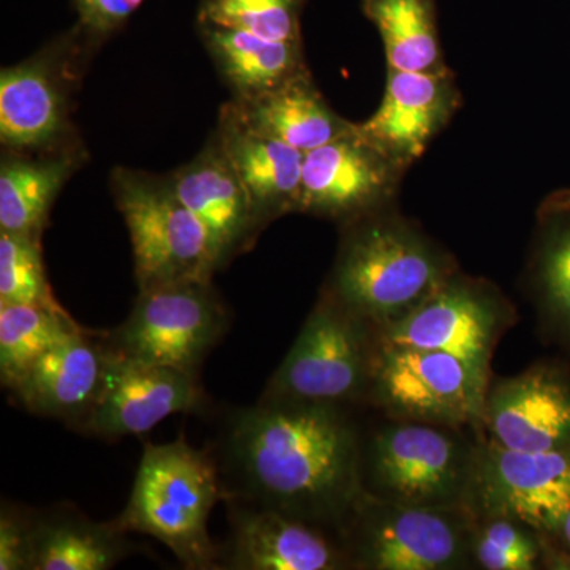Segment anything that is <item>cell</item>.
Returning <instances> with one entry per match:
<instances>
[{"mask_svg": "<svg viewBox=\"0 0 570 570\" xmlns=\"http://www.w3.org/2000/svg\"><path fill=\"white\" fill-rule=\"evenodd\" d=\"M146 0H71L77 22L89 39L102 45L121 31Z\"/></svg>", "mask_w": 570, "mask_h": 570, "instance_id": "obj_31", "label": "cell"}, {"mask_svg": "<svg viewBox=\"0 0 570 570\" xmlns=\"http://www.w3.org/2000/svg\"><path fill=\"white\" fill-rule=\"evenodd\" d=\"M168 176L183 204L212 236L220 269L249 250L265 230L216 134L190 163Z\"/></svg>", "mask_w": 570, "mask_h": 570, "instance_id": "obj_17", "label": "cell"}, {"mask_svg": "<svg viewBox=\"0 0 570 570\" xmlns=\"http://www.w3.org/2000/svg\"><path fill=\"white\" fill-rule=\"evenodd\" d=\"M99 45L77 24L36 55L0 71L3 151L39 153L80 141L73 97Z\"/></svg>", "mask_w": 570, "mask_h": 570, "instance_id": "obj_7", "label": "cell"}, {"mask_svg": "<svg viewBox=\"0 0 570 570\" xmlns=\"http://www.w3.org/2000/svg\"><path fill=\"white\" fill-rule=\"evenodd\" d=\"M384 43L389 69L448 71L438 28L436 0H362Z\"/></svg>", "mask_w": 570, "mask_h": 570, "instance_id": "obj_26", "label": "cell"}, {"mask_svg": "<svg viewBox=\"0 0 570 570\" xmlns=\"http://www.w3.org/2000/svg\"><path fill=\"white\" fill-rule=\"evenodd\" d=\"M483 428L491 441L520 452H570V376L538 363L489 389Z\"/></svg>", "mask_w": 570, "mask_h": 570, "instance_id": "obj_15", "label": "cell"}, {"mask_svg": "<svg viewBox=\"0 0 570 570\" xmlns=\"http://www.w3.org/2000/svg\"><path fill=\"white\" fill-rule=\"evenodd\" d=\"M228 316L212 283L187 281L138 291L132 313L110 336L111 351L145 365L197 374Z\"/></svg>", "mask_w": 570, "mask_h": 570, "instance_id": "obj_9", "label": "cell"}, {"mask_svg": "<svg viewBox=\"0 0 570 570\" xmlns=\"http://www.w3.org/2000/svg\"><path fill=\"white\" fill-rule=\"evenodd\" d=\"M6 305L63 309L48 283L41 236L0 230V306Z\"/></svg>", "mask_w": 570, "mask_h": 570, "instance_id": "obj_30", "label": "cell"}, {"mask_svg": "<svg viewBox=\"0 0 570 570\" xmlns=\"http://www.w3.org/2000/svg\"><path fill=\"white\" fill-rule=\"evenodd\" d=\"M228 463L261 508L346 528L366 494L363 448L344 407L262 400L236 412Z\"/></svg>", "mask_w": 570, "mask_h": 570, "instance_id": "obj_1", "label": "cell"}, {"mask_svg": "<svg viewBox=\"0 0 570 570\" xmlns=\"http://www.w3.org/2000/svg\"><path fill=\"white\" fill-rule=\"evenodd\" d=\"M570 508V452H520L478 444L471 510L509 515L549 535Z\"/></svg>", "mask_w": 570, "mask_h": 570, "instance_id": "obj_13", "label": "cell"}, {"mask_svg": "<svg viewBox=\"0 0 570 570\" xmlns=\"http://www.w3.org/2000/svg\"><path fill=\"white\" fill-rule=\"evenodd\" d=\"M305 3L306 0H198L197 21L268 40L303 43Z\"/></svg>", "mask_w": 570, "mask_h": 570, "instance_id": "obj_29", "label": "cell"}, {"mask_svg": "<svg viewBox=\"0 0 570 570\" xmlns=\"http://www.w3.org/2000/svg\"><path fill=\"white\" fill-rule=\"evenodd\" d=\"M527 275L540 324L570 347V189L539 206Z\"/></svg>", "mask_w": 570, "mask_h": 570, "instance_id": "obj_23", "label": "cell"}, {"mask_svg": "<svg viewBox=\"0 0 570 570\" xmlns=\"http://www.w3.org/2000/svg\"><path fill=\"white\" fill-rule=\"evenodd\" d=\"M243 126L302 153L314 151L354 129L318 91L309 69L249 99L224 104Z\"/></svg>", "mask_w": 570, "mask_h": 570, "instance_id": "obj_21", "label": "cell"}, {"mask_svg": "<svg viewBox=\"0 0 570 570\" xmlns=\"http://www.w3.org/2000/svg\"><path fill=\"white\" fill-rule=\"evenodd\" d=\"M214 134L264 227L285 214L299 212L305 153L253 132L225 107H220Z\"/></svg>", "mask_w": 570, "mask_h": 570, "instance_id": "obj_20", "label": "cell"}, {"mask_svg": "<svg viewBox=\"0 0 570 570\" xmlns=\"http://www.w3.org/2000/svg\"><path fill=\"white\" fill-rule=\"evenodd\" d=\"M515 321V307L501 288L459 269L377 337L381 346L445 352L490 373L494 348Z\"/></svg>", "mask_w": 570, "mask_h": 570, "instance_id": "obj_11", "label": "cell"}, {"mask_svg": "<svg viewBox=\"0 0 570 570\" xmlns=\"http://www.w3.org/2000/svg\"><path fill=\"white\" fill-rule=\"evenodd\" d=\"M459 269L449 250L392 205L341 225L324 291L381 332L411 314Z\"/></svg>", "mask_w": 570, "mask_h": 570, "instance_id": "obj_2", "label": "cell"}, {"mask_svg": "<svg viewBox=\"0 0 570 570\" xmlns=\"http://www.w3.org/2000/svg\"><path fill=\"white\" fill-rule=\"evenodd\" d=\"M88 159L82 140L51 151H3L0 164V230L43 236L62 187Z\"/></svg>", "mask_w": 570, "mask_h": 570, "instance_id": "obj_22", "label": "cell"}, {"mask_svg": "<svg viewBox=\"0 0 570 570\" xmlns=\"http://www.w3.org/2000/svg\"><path fill=\"white\" fill-rule=\"evenodd\" d=\"M463 105L452 70L439 73L387 69L384 99L358 132L411 168Z\"/></svg>", "mask_w": 570, "mask_h": 570, "instance_id": "obj_16", "label": "cell"}, {"mask_svg": "<svg viewBox=\"0 0 570 570\" xmlns=\"http://www.w3.org/2000/svg\"><path fill=\"white\" fill-rule=\"evenodd\" d=\"M377 330L322 292L264 400L341 406L370 396Z\"/></svg>", "mask_w": 570, "mask_h": 570, "instance_id": "obj_6", "label": "cell"}, {"mask_svg": "<svg viewBox=\"0 0 570 570\" xmlns=\"http://www.w3.org/2000/svg\"><path fill=\"white\" fill-rule=\"evenodd\" d=\"M489 377L445 352L379 344L370 397L392 420L483 428Z\"/></svg>", "mask_w": 570, "mask_h": 570, "instance_id": "obj_10", "label": "cell"}, {"mask_svg": "<svg viewBox=\"0 0 570 570\" xmlns=\"http://www.w3.org/2000/svg\"><path fill=\"white\" fill-rule=\"evenodd\" d=\"M108 362L110 346L78 328L48 348L10 390L33 414L80 425L102 392Z\"/></svg>", "mask_w": 570, "mask_h": 570, "instance_id": "obj_18", "label": "cell"}, {"mask_svg": "<svg viewBox=\"0 0 570 570\" xmlns=\"http://www.w3.org/2000/svg\"><path fill=\"white\" fill-rule=\"evenodd\" d=\"M31 520L2 509L0 515V570H29Z\"/></svg>", "mask_w": 570, "mask_h": 570, "instance_id": "obj_32", "label": "cell"}, {"mask_svg": "<svg viewBox=\"0 0 570 570\" xmlns=\"http://www.w3.org/2000/svg\"><path fill=\"white\" fill-rule=\"evenodd\" d=\"M81 326L66 309L0 306V379L3 387H13L48 348Z\"/></svg>", "mask_w": 570, "mask_h": 570, "instance_id": "obj_27", "label": "cell"}, {"mask_svg": "<svg viewBox=\"0 0 570 570\" xmlns=\"http://www.w3.org/2000/svg\"><path fill=\"white\" fill-rule=\"evenodd\" d=\"M197 31L232 99H249L307 70L303 43L198 22Z\"/></svg>", "mask_w": 570, "mask_h": 570, "instance_id": "obj_24", "label": "cell"}, {"mask_svg": "<svg viewBox=\"0 0 570 570\" xmlns=\"http://www.w3.org/2000/svg\"><path fill=\"white\" fill-rule=\"evenodd\" d=\"M225 497L208 453L184 438L145 445L129 502L116 527L140 532L168 547L184 568H217L219 551L209 535L214 505Z\"/></svg>", "mask_w": 570, "mask_h": 570, "instance_id": "obj_3", "label": "cell"}, {"mask_svg": "<svg viewBox=\"0 0 570 570\" xmlns=\"http://www.w3.org/2000/svg\"><path fill=\"white\" fill-rule=\"evenodd\" d=\"M549 539L509 515L475 517L472 560L485 570H532L546 564Z\"/></svg>", "mask_w": 570, "mask_h": 570, "instance_id": "obj_28", "label": "cell"}, {"mask_svg": "<svg viewBox=\"0 0 570 570\" xmlns=\"http://www.w3.org/2000/svg\"><path fill=\"white\" fill-rule=\"evenodd\" d=\"M205 401L197 374L134 362L110 347L102 392L80 425L105 439L137 436L170 415L202 411Z\"/></svg>", "mask_w": 570, "mask_h": 570, "instance_id": "obj_14", "label": "cell"}, {"mask_svg": "<svg viewBox=\"0 0 570 570\" xmlns=\"http://www.w3.org/2000/svg\"><path fill=\"white\" fill-rule=\"evenodd\" d=\"M460 430L411 420L381 428L363 452L366 493L396 504L471 510L478 444Z\"/></svg>", "mask_w": 570, "mask_h": 570, "instance_id": "obj_4", "label": "cell"}, {"mask_svg": "<svg viewBox=\"0 0 570 570\" xmlns=\"http://www.w3.org/2000/svg\"><path fill=\"white\" fill-rule=\"evenodd\" d=\"M547 535V534H546ZM547 538L557 539L561 543L566 553L570 554V508L566 510L564 515L558 521L557 527L550 532Z\"/></svg>", "mask_w": 570, "mask_h": 570, "instance_id": "obj_33", "label": "cell"}, {"mask_svg": "<svg viewBox=\"0 0 570 570\" xmlns=\"http://www.w3.org/2000/svg\"><path fill=\"white\" fill-rule=\"evenodd\" d=\"M126 531L115 521L94 523L78 512L31 519L29 570H108L129 553Z\"/></svg>", "mask_w": 570, "mask_h": 570, "instance_id": "obj_25", "label": "cell"}, {"mask_svg": "<svg viewBox=\"0 0 570 570\" xmlns=\"http://www.w3.org/2000/svg\"><path fill=\"white\" fill-rule=\"evenodd\" d=\"M228 568L236 570H336L346 568V551L321 528L261 505L232 501Z\"/></svg>", "mask_w": 570, "mask_h": 570, "instance_id": "obj_19", "label": "cell"}, {"mask_svg": "<svg viewBox=\"0 0 570 570\" xmlns=\"http://www.w3.org/2000/svg\"><path fill=\"white\" fill-rule=\"evenodd\" d=\"M409 168L356 129L305 154L299 212L340 225L396 205Z\"/></svg>", "mask_w": 570, "mask_h": 570, "instance_id": "obj_12", "label": "cell"}, {"mask_svg": "<svg viewBox=\"0 0 570 570\" xmlns=\"http://www.w3.org/2000/svg\"><path fill=\"white\" fill-rule=\"evenodd\" d=\"M474 527L468 509L396 504L366 493L346 527L348 562L370 570L468 569Z\"/></svg>", "mask_w": 570, "mask_h": 570, "instance_id": "obj_8", "label": "cell"}, {"mask_svg": "<svg viewBox=\"0 0 570 570\" xmlns=\"http://www.w3.org/2000/svg\"><path fill=\"white\" fill-rule=\"evenodd\" d=\"M110 189L129 230L138 291L187 281L212 283L220 269L212 236L183 204L168 174L116 167Z\"/></svg>", "mask_w": 570, "mask_h": 570, "instance_id": "obj_5", "label": "cell"}]
</instances>
